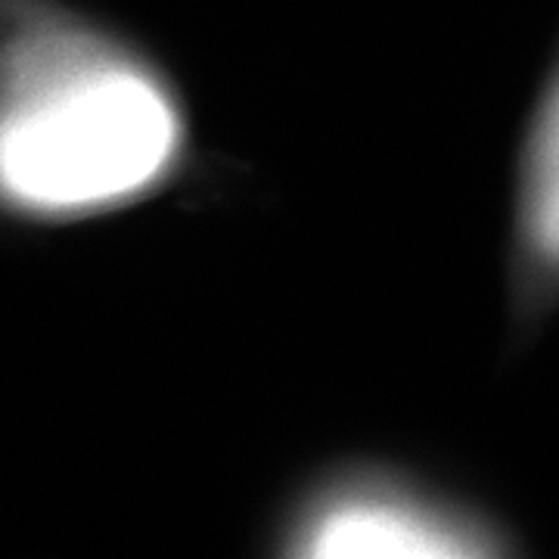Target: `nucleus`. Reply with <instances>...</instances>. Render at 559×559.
I'll list each match as a JSON object with an SVG mask.
<instances>
[{
	"instance_id": "1",
	"label": "nucleus",
	"mask_w": 559,
	"mask_h": 559,
	"mask_svg": "<svg viewBox=\"0 0 559 559\" xmlns=\"http://www.w3.org/2000/svg\"><path fill=\"white\" fill-rule=\"evenodd\" d=\"M190 153L159 62L57 0H7L0 200L22 224H75L156 197Z\"/></svg>"
},
{
	"instance_id": "2",
	"label": "nucleus",
	"mask_w": 559,
	"mask_h": 559,
	"mask_svg": "<svg viewBox=\"0 0 559 559\" xmlns=\"http://www.w3.org/2000/svg\"><path fill=\"white\" fill-rule=\"evenodd\" d=\"M286 559H503L473 520L385 476H355L308 500Z\"/></svg>"
},
{
	"instance_id": "3",
	"label": "nucleus",
	"mask_w": 559,
	"mask_h": 559,
	"mask_svg": "<svg viewBox=\"0 0 559 559\" xmlns=\"http://www.w3.org/2000/svg\"><path fill=\"white\" fill-rule=\"evenodd\" d=\"M507 352L522 355L559 314V40L522 124L507 252Z\"/></svg>"
}]
</instances>
